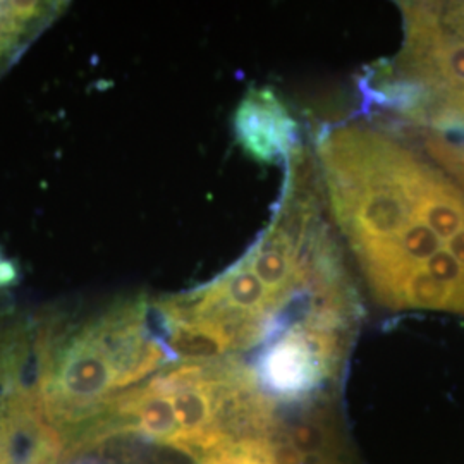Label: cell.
I'll return each instance as SVG.
<instances>
[{
	"instance_id": "obj_3",
	"label": "cell",
	"mask_w": 464,
	"mask_h": 464,
	"mask_svg": "<svg viewBox=\"0 0 464 464\" xmlns=\"http://www.w3.org/2000/svg\"><path fill=\"white\" fill-rule=\"evenodd\" d=\"M234 131L237 143L262 164L287 162L299 149L298 124L270 88H249L236 111Z\"/></svg>"
},
{
	"instance_id": "obj_1",
	"label": "cell",
	"mask_w": 464,
	"mask_h": 464,
	"mask_svg": "<svg viewBox=\"0 0 464 464\" xmlns=\"http://www.w3.org/2000/svg\"><path fill=\"white\" fill-rule=\"evenodd\" d=\"M346 331L301 322L279 335L260 358V377L266 391L279 398L312 394L331 379L346 353Z\"/></svg>"
},
{
	"instance_id": "obj_5",
	"label": "cell",
	"mask_w": 464,
	"mask_h": 464,
	"mask_svg": "<svg viewBox=\"0 0 464 464\" xmlns=\"http://www.w3.org/2000/svg\"><path fill=\"white\" fill-rule=\"evenodd\" d=\"M415 217L440 239L449 241L464 229L463 193L448 178L427 166L416 193Z\"/></svg>"
},
{
	"instance_id": "obj_4",
	"label": "cell",
	"mask_w": 464,
	"mask_h": 464,
	"mask_svg": "<svg viewBox=\"0 0 464 464\" xmlns=\"http://www.w3.org/2000/svg\"><path fill=\"white\" fill-rule=\"evenodd\" d=\"M67 9L66 2H0V74Z\"/></svg>"
},
{
	"instance_id": "obj_7",
	"label": "cell",
	"mask_w": 464,
	"mask_h": 464,
	"mask_svg": "<svg viewBox=\"0 0 464 464\" xmlns=\"http://www.w3.org/2000/svg\"><path fill=\"white\" fill-rule=\"evenodd\" d=\"M404 308L458 312V303L449 285L431 277L425 266H418L404 284L402 310Z\"/></svg>"
},
{
	"instance_id": "obj_10",
	"label": "cell",
	"mask_w": 464,
	"mask_h": 464,
	"mask_svg": "<svg viewBox=\"0 0 464 464\" xmlns=\"http://www.w3.org/2000/svg\"><path fill=\"white\" fill-rule=\"evenodd\" d=\"M13 279H14V266L0 258V285L9 284Z\"/></svg>"
},
{
	"instance_id": "obj_6",
	"label": "cell",
	"mask_w": 464,
	"mask_h": 464,
	"mask_svg": "<svg viewBox=\"0 0 464 464\" xmlns=\"http://www.w3.org/2000/svg\"><path fill=\"white\" fill-rule=\"evenodd\" d=\"M207 289L232 308L251 315L270 318L277 315L281 308V303L270 295L264 282L251 270L246 256L216 281L207 284Z\"/></svg>"
},
{
	"instance_id": "obj_2",
	"label": "cell",
	"mask_w": 464,
	"mask_h": 464,
	"mask_svg": "<svg viewBox=\"0 0 464 464\" xmlns=\"http://www.w3.org/2000/svg\"><path fill=\"white\" fill-rule=\"evenodd\" d=\"M440 246L442 239L415 218L396 237L368 243L354 249V253L363 266L373 296L389 308L402 310V293L408 277L440 251Z\"/></svg>"
},
{
	"instance_id": "obj_8",
	"label": "cell",
	"mask_w": 464,
	"mask_h": 464,
	"mask_svg": "<svg viewBox=\"0 0 464 464\" xmlns=\"http://www.w3.org/2000/svg\"><path fill=\"white\" fill-rule=\"evenodd\" d=\"M425 145L431 157L464 188V143H454L444 136L430 134Z\"/></svg>"
},
{
	"instance_id": "obj_9",
	"label": "cell",
	"mask_w": 464,
	"mask_h": 464,
	"mask_svg": "<svg viewBox=\"0 0 464 464\" xmlns=\"http://www.w3.org/2000/svg\"><path fill=\"white\" fill-rule=\"evenodd\" d=\"M448 251L464 266V229L449 239Z\"/></svg>"
}]
</instances>
